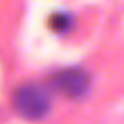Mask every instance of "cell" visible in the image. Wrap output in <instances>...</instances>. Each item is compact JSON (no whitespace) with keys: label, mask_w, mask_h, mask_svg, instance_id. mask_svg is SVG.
I'll use <instances>...</instances> for the list:
<instances>
[{"label":"cell","mask_w":124,"mask_h":124,"mask_svg":"<svg viewBox=\"0 0 124 124\" xmlns=\"http://www.w3.org/2000/svg\"><path fill=\"white\" fill-rule=\"evenodd\" d=\"M50 28L57 31V33L68 31V28H70V17H68L65 13H57V15H52V17H50Z\"/></svg>","instance_id":"obj_3"},{"label":"cell","mask_w":124,"mask_h":124,"mask_svg":"<svg viewBox=\"0 0 124 124\" xmlns=\"http://www.w3.org/2000/svg\"><path fill=\"white\" fill-rule=\"evenodd\" d=\"M52 85L68 98H81L89 89V74L78 70V68H70V70L54 74Z\"/></svg>","instance_id":"obj_2"},{"label":"cell","mask_w":124,"mask_h":124,"mask_svg":"<svg viewBox=\"0 0 124 124\" xmlns=\"http://www.w3.org/2000/svg\"><path fill=\"white\" fill-rule=\"evenodd\" d=\"M13 109L26 120H39L50 109V98L39 85H22L13 94Z\"/></svg>","instance_id":"obj_1"}]
</instances>
